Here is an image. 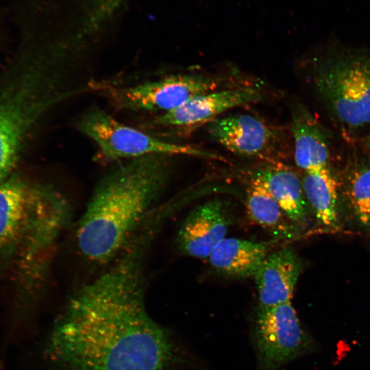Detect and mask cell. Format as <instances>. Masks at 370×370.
<instances>
[{
	"mask_svg": "<svg viewBox=\"0 0 370 370\" xmlns=\"http://www.w3.org/2000/svg\"><path fill=\"white\" fill-rule=\"evenodd\" d=\"M156 232L140 227L110 266L69 298L45 348L56 370H173L184 357L146 309V262Z\"/></svg>",
	"mask_w": 370,
	"mask_h": 370,
	"instance_id": "cell-1",
	"label": "cell"
},
{
	"mask_svg": "<svg viewBox=\"0 0 370 370\" xmlns=\"http://www.w3.org/2000/svg\"><path fill=\"white\" fill-rule=\"evenodd\" d=\"M172 156L153 154L113 163L97 183L79 219L77 249L108 264L160 202L171 179Z\"/></svg>",
	"mask_w": 370,
	"mask_h": 370,
	"instance_id": "cell-2",
	"label": "cell"
},
{
	"mask_svg": "<svg viewBox=\"0 0 370 370\" xmlns=\"http://www.w3.org/2000/svg\"><path fill=\"white\" fill-rule=\"evenodd\" d=\"M306 77L326 116L345 134L370 127V51L329 49L306 63Z\"/></svg>",
	"mask_w": 370,
	"mask_h": 370,
	"instance_id": "cell-3",
	"label": "cell"
},
{
	"mask_svg": "<svg viewBox=\"0 0 370 370\" xmlns=\"http://www.w3.org/2000/svg\"><path fill=\"white\" fill-rule=\"evenodd\" d=\"M56 75L36 62L0 90V184L11 175L27 135L40 116L65 95Z\"/></svg>",
	"mask_w": 370,
	"mask_h": 370,
	"instance_id": "cell-4",
	"label": "cell"
},
{
	"mask_svg": "<svg viewBox=\"0 0 370 370\" xmlns=\"http://www.w3.org/2000/svg\"><path fill=\"white\" fill-rule=\"evenodd\" d=\"M72 214L62 193L49 186H33L27 222L16 250L20 274L29 291L40 288L46 280Z\"/></svg>",
	"mask_w": 370,
	"mask_h": 370,
	"instance_id": "cell-5",
	"label": "cell"
},
{
	"mask_svg": "<svg viewBox=\"0 0 370 370\" xmlns=\"http://www.w3.org/2000/svg\"><path fill=\"white\" fill-rule=\"evenodd\" d=\"M77 128L97 145V159L102 162L113 164L153 154L224 160L217 153L164 140L126 125L99 108H92L83 114L77 123Z\"/></svg>",
	"mask_w": 370,
	"mask_h": 370,
	"instance_id": "cell-6",
	"label": "cell"
},
{
	"mask_svg": "<svg viewBox=\"0 0 370 370\" xmlns=\"http://www.w3.org/2000/svg\"><path fill=\"white\" fill-rule=\"evenodd\" d=\"M236 84L228 75L195 72L173 74L127 87L101 85L99 90H103L118 109L162 114L197 95L236 86Z\"/></svg>",
	"mask_w": 370,
	"mask_h": 370,
	"instance_id": "cell-7",
	"label": "cell"
},
{
	"mask_svg": "<svg viewBox=\"0 0 370 370\" xmlns=\"http://www.w3.org/2000/svg\"><path fill=\"white\" fill-rule=\"evenodd\" d=\"M251 334L261 370H277L315 347L291 301L269 307L258 306Z\"/></svg>",
	"mask_w": 370,
	"mask_h": 370,
	"instance_id": "cell-8",
	"label": "cell"
},
{
	"mask_svg": "<svg viewBox=\"0 0 370 370\" xmlns=\"http://www.w3.org/2000/svg\"><path fill=\"white\" fill-rule=\"evenodd\" d=\"M206 130L215 143L239 158L281 160L287 151L284 129L255 114L220 116L208 123Z\"/></svg>",
	"mask_w": 370,
	"mask_h": 370,
	"instance_id": "cell-9",
	"label": "cell"
},
{
	"mask_svg": "<svg viewBox=\"0 0 370 370\" xmlns=\"http://www.w3.org/2000/svg\"><path fill=\"white\" fill-rule=\"evenodd\" d=\"M264 94L254 85H238L197 95L179 107L160 114L151 126L176 136H188L235 108L262 101Z\"/></svg>",
	"mask_w": 370,
	"mask_h": 370,
	"instance_id": "cell-10",
	"label": "cell"
},
{
	"mask_svg": "<svg viewBox=\"0 0 370 370\" xmlns=\"http://www.w3.org/2000/svg\"><path fill=\"white\" fill-rule=\"evenodd\" d=\"M231 223V216L223 201H206L194 208L184 219L175 238L177 249L189 256L208 258L225 238Z\"/></svg>",
	"mask_w": 370,
	"mask_h": 370,
	"instance_id": "cell-11",
	"label": "cell"
},
{
	"mask_svg": "<svg viewBox=\"0 0 370 370\" xmlns=\"http://www.w3.org/2000/svg\"><path fill=\"white\" fill-rule=\"evenodd\" d=\"M289 130L297 167L304 172L329 167L332 136L304 105L292 107Z\"/></svg>",
	"mask_w": 370,
	"mask_h": 370,
	"instance_id": "cell-12",
	"label": "cell"
},
{
	"mask_svg": "<svg viewBox=\"0 0 370 370\" xmlns=\"http://www.w3.org/2000/svg\"><path fill=\"white\" fill-rule=\"evenodd\" d=\"M301 269V262L293 248L284 247L267 255L254 276L259 306L291 301Z\"/></svg>",
	"mask_w": 370,
	"mask_h": 370,
	"instance_id": "cell-13",
	"label": "cell"
},
{
	"mask_svg": "<svg viewBox=\"0 0 370 370\" xmlns=\"http://www.w3.org/2000/svg\"><path fill=\"white\" fill-rule=\"evenodd\" d=\"M263 182L285 216L297 223L305 222L308 214L301 178L281 160L261 161L251 170Z\"/></svg>",
	"mask_w": 370,
	"mask_h": 370,
	"instance_id": "cell-14",
	"label": "cell"
},
{
	"mask_svg": "<svg viewBox=\"0 0 370 370\" xmlns=\"http://www.w3.org/2000/svg\"><path fill=\"white\" fill-rule=\"evenodd\" d=\"M32 188L14 175L0 184V256L18 247L28 219Z\"/></svg>",
	"mask_w": 370,
	"mask_h": 370,
	"instance_id": "cell-15",
	"label": "cell"
},
{
	"mask_svg": "<svg viewBox=\"0 0 370 370\" xmlns=\"http://www.w3.org/2000/svg\"><path fill=\"white\" fill-rule=\"evenodd\" d=\"M268 245L236 238H225L208 256L217 271L238 278L254 277L267 256Z\"/></svg>",
	"mask_w": 370,
	"mask_h": 370,
	"instance_id": "cell-16",
	"label": "cell"
},
{
	"mask_svg": "<svg viewBox=\"0 0 370 370\" xmlns=\"http://www.w3.org/2000/svg\"><path fill=\"white\" fill-rule=\"evenodd\" d=\"M304 194L319 223L336 229L340 224V189L337 177L323 168L304 172L301 178Z\"/></svg>",
	"mask_w": 370,
	"mask_h": 370,
	"instance_id": "cell-17",
	"label": "cell"
},
{
	"mask_svg": "<svg viewBox=\"0 0 370 370\" xmlns=\"http://www.w3.org/2000/svg\"><path fill=\"white\" fill-rule=\"evenodd\" d=\"M341 197L356 224L370 232V167L357 156L337 178Z\"/></svg>",
	"mask_w": 370,
	"mask_h": 370,
	"instance_id": "cell-18",
	"label": "cell"
},
{
	"mask_svg": "<svg viewBox=\"0 0 370 370\" xmlns=\"http://www.w3.org/2000/svg\"><path fill=\"white\" fill-rule=\"evenodd\" d=\"M246 188V208L249 217L268 229L283 226L284 215L280 205L261 180L251 171L248 172Z\"/></svg>",
	"mask_w": 370,
	"mask_h": 370,
	"instance_id": "cell-19",
	"label": "cell"
},
{
	"mask_svg": "<svg viewBox=\"0 0 370 370\" xmlns=\"http://www.w3.org/2000/svg\"><path fill=\"white\" fill-rule=\"evenodd\" d=\"M360 157L370 167V134L364 136L359 140Z\"/></svg>",
	"mask_w": 370,
	"mask_h": 370,
	"instance_id": "cell-20",
	"label": "cell"
},
{
	"mask_svg": "<svg viewBox=\"0 0 370 370\" xmlns=\"http://www.w3.org/2000/svg\"><path fill=\"white\" fill-rule=\"evenodd\" d=\"M0 370H3L2 365L0 364Z\"/></svg>",
	"mask_w": 370,
	"mask_h": 370,
	"instance_id": "cell-21",
	"label": "cell"
}]
</instances>
